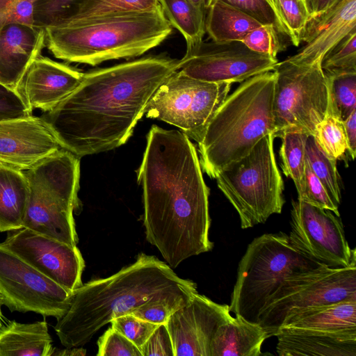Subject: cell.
Here are the masks:
<instances>
[{
    "mask_svg": "<svg viewBox=\"0 0 356 356\" xmlns=\"http://www.w3.org/2000/svg\"><path fill=\"white\" fill-rule=\"evenodd\" d=\"M290 244L330 267H347L356 261L341 218L332 211L304 201H292Z\"/></svg>",
    "mask_w": 356,
    "mask_h": 356,
    "instance_id": "4fadbf2b",
    "label": "cell"
},
{
    "mask_svg": "<svg viewBox=\"0 0 356 356\" xmlns=\"http://www.w3.org/2000/svg\"><path fill=\"white\" fill-rule=\"evenodd\" d=\"M62 148L47 122L32 115L0 121V163L26 170Z\"/></svg>",
    "mask_w": 356,
    "mask_h": 356,
    "instance_id": "e0dca14e",
    "label": "cell"
},
{
    "mask_svg": "<svg viewBox=\"0 0 356 356\" xmlns=\"http://www.w3.org/2000/svg\"><path fill=\"white\" fill-rule=\"evenodd\" d=\"M97 345V356H142L137 346L112 327L99 337Z\"/></svg>",
    "mask_w": 356,
    "mask_h": 356,
    "instance_id": "f35d334b",
    "label": "cell"
},
{
    "mask_svg": "<svg viewBox=\"0 0 356 356\" xmlns=\"http://www.w3.org/2000/svg\"><path fill=\"white\" fill-rule=\"evenodd\" d=\"M273 134L261 139L251 152L216 177L220 190L238 214L241 227L264 223L282 212L284 182L274 153Z\"/></svg>",
    "mask_w": 356,
    "mask_h": 356,
    "instance_id": "ba28073f",
    "label": "cell"
},
{
    "mask_svg": "<svg viewBox=\"0 0 356 356\" xmlns=\"http://www.w3.org/2000/svg\"><path fill=\"white\" fill-rule=\"evenodd\" d=\"M343 122L348 145L347 152L350 158L354 160L356 154V110H354Z\"/></svg>",
    "mask_w": 356,
    "mask_h": 356,
    "instance_id": "f6af8a7d",
    "label": "cell"
},
{
    "mask_svg": "<svg viewBox=\"0 0 356 356\" xmlns=\"http://www.w3.org/2000/svg\"><path fill=\"white\" fill-rule=\"evenodd\" d=\"M300 200L330 210L340 217L339 206L330 197L321 182L310 169L307 161L305 172V188Z\"/></svg>",
    "mask_w": 356,
    "mask_h": 356,
    "instance_id": "60d3db41",
    "label": "cell"
},
{
    "mask_svg": "<svg viewBox=\"0 0 356 356\" xmlns=\"http://www.w3.org/2000/svg\"><path fill=\"white\" fill-rule=\"evenodd\" d=\"M282 327L326 332L356 330V299L302 312L287 319Z\"/></svg>",
    "mask_w": 356,
    "mask_h": 356,
    "instance_id": "d4e9b609",
    "label": "cell"
},
{
    "mask_svg": "<svg viewBox=\"0 0 356 356\" xmlns=\"http://www.w3.org/2000/svg\"><path fill=\"white\" fill-rule=\"evenodd\" d=\"M306 161L321 182L334 202L339 206L341 194L337 161L327 156L317 145L313 136H308L305 145Z\"/></svg>",
    "mask_w": 356,
    "mask_h": 356,
    "instance_id": "f546056e",
    "label": "cell"
},
{
    "mask_svg": "<svg viewBox=\"0 0 356 356\" xmlns=\"http://www.w3.org/2000/svg\"><path fill=\"white\" fill-rule=\"evenodd\" d=\"M159 6V0H81L58 22L81 21L128 13L146 12Z\"/></svg>",
    "mask_w": 356,
    "mask_h": 356,
    "instance_id": "83f0119b",
    "label": "cell"
},
{
    "mask_svg": "<svg viewBox=\"0 0 356 356\" xmlns=\"http://www.w3.org/2000/svg\"><path fill=\"white\" fill-rule=\"evenodd\" d=\"M321 67L326 74L356 72V31L348 34L324 56Z\"/></svg>",
    "mask_w": 356,
    "mask_h": 356,
    "instance_id": "d6a6232c",
    "label": "cell"
},
{
    "mask_svg": "<svg viewBox=\"0 0 356 356\" xmlns=\"http://www.w3.org/2000/svg\"><path fill=\"white\" fill-rule=\"evenodd\" d=\"M81 0H40L35 9L34 26L44 29L65 16Z\"/></svg>",
    "mask_w": 356,
    "mask_h": 356,
    "instance_id": "ab89813d",
    "label": "cell"
},
{
    "mask_svg": "<svg viewBox=\"0 0 356 356\" xmlns=\"http://www.w3.org/2000/svg\"><path fill=\"white\" fill-rule=\"evenodd\" d=\"M31 113L15 90L0 83V121L25 117Z\"/></svg>",
    "mask_w": 356,
    "mask_h": 356,
    "instance_id": "ee69618b",
    "label": "cell"
},
{
    "mask_svg": "<svg viewBox=\"0 0 356 356\" xmlns=\"http://www.w3.org/2000/svg\"><path fill=\"white\" fill-rule=\"evenodd\" d=\"M323 265L293 248L284 232L254 238L238 263L230 312L258 323L267 299L285 278Z\"/></svg>",
    "mask_w": 356,
    "mask_h": 356,
    "instance_id": "52a82bcc",
    "label": "cell"
},
{
    "mask_svg": "<svg viewBox=\"0 0 356 356\" xmlns=\"http://www.w3.org/2000/svg\"><path fill=\"white\" fill-rule=\"evenodd\" d=\"M217 0H207V8ZM230 4L247 13L261 24L273 25L277 31L286 36L276 0H218Z\"/></svg>",
    "mask_w": 356,
    "mask_h": 356,
    "instance_id": "836d02e7",
    "label": "cell"
},
{
    "mask_svg": "<svg viewBox=\"0 0 356 356\" xmlns=\"http://www.w3.org/2000/svg\"><path fill=\"white\" fill-rule=\"evenodd\" d=\"M273 71L275 138L291 131L312 136L328 103L327 81L321 63L300 65L286 59L278 62Z\"/></svg>",
    "mask_w": 356,
    "mask_h": 356,
    "instance_id": "30bf717a",
    "label": "cell"
},
{
    "mask_svg": "<svg viewBox=\"0 0 356 356\" xmlns=\"http://www.w3.org/2000/svg\"><path fill=\"white\" fill-rule=\"evenodd\" d=\"M231 85L200 81L176 70L156 90L144 115L175 126L198 142Z\"/></svg>",
    "mask_w": 356,
    "mask_h": 356,
    "instance_id": "8fae6325",
    "label": "cell"
},
{
    "mask_svg": "<svg viewBox=\"0 0 356 356\" xmlns=\"http://www.w3.org/2000/svg\"><path fill=\"white\" fill-rule=\"evenodd\" d=\"M277 63V58L254 52L241 41H211L179 60L177 70L200 81L232 84L273 71Z\"/></svg>",
    "mask_w": 356,
    "mask_h": 356,
    "instance_id": "5bb4252c",
    "label": "cell"
},
{
    "mask_svg": "<svg viewBox=\"0 0 356 356\" xmlns=\"http://www.w3.org/2000/svg\"><path fill=\"white\" fill-rule=\"evenodd\" d=\"M44 29L45 45L56 58L92 66L141 56L172 32L161 6L146 12L61 21Z\"/></svg>",
    "mask_w": 356,
    "mask_h": 356,
    "instance_id": "277c9868",
    "label": "cell"
},
{
    "mask_svg": "<svg viewBox=\"0 0 356 356\" xmlns=\"http://www.w3.org/2000/svg\"><path fill=\"white\" fill-rule=\"evenodd\" d=\"M159 2L171 26L184 38L186 51L183 58L193 56L203 42L207 11L189 0H159Z\"/></svg>",
    "mask_w": 356,
    "mask_h": 356,
    "instance_id": "4316f807",
    "label": "cell"
},
{
    "mask_svg": "<svg viewBox=\"0 0 356 356\" xmlns=\"http://www.w3.org/2000/svg\"><path fill=\"white\" fill-rule=\"evenodd\" d=\"M71 293L0 243V300L11 312L57 318L66 310Z\"/></svg>",
    "mask_w": 356,
    "mask_h": 356,
    "instance_id": "7c38bea8",
    "label": "cell"
},
{
    "mask_svg": "<svg viewBox=\"0 0 356 356\" xmlns=\"http://www.w3.org/2000/svg\"><path fill=\"white\" fill-rule=\"evenodd\" d=\"M205 32L212 41H241L261 24L240 9L222 1H215L207 8Z\"/></svg>",
    "mask_w": 356,
    "mask_h": 356,
    "instance_id": "484cf974",
    "label": "cell"
},
{
    "mask_svg": "<svg viewBox=\"0 0 356 356\" xmlns=\"http://www.w3.org/2000/svg\"><path fill=\"white\" fill-rule=\"evenodd\" d=\"M356 31V0H337L327 10L309 19L302 33L305 44L287 60L300 65L321 62L343 38Z\"/></svg>",
    "mask_w": 356,
    "mask_h": 356,
    "instance_id": "d6986e66",
    "label": "cell"
},
{
    "mask_svg": "<svg viewBox=\"0 0 356 356\" xmlns=\"http://www.w3.org/2000/svg\"><path fill=\"white\" fill-rule=\"evenodd\" d=\"M337 0H303V2L309 19H312L327 10Z\"/></svg>",
    "mask_w": 356,
    "mask_h": 356,
    "instance_id": "bcb514c9",
    "label": "cell"
},
{
    "mask_svg": "<svg viewBox=\"0 0 356 356\" xmlns=\"http://www.w3.org/2000/svg\"><path fill=\"white\" fill-rule=\"evenodd\" d=\"M45 46L44 29L10 24L0 31V83L15 90L17 83Z\"/></svg>",
    "mask_w": 356,
    "mask_h": 356,
    "instance_id": "ffe728a7",
    "label": "cell"
},
{
    "mask_svg": "<svg viewBox=\"0 0 356 356\" xmlns=\"http://www.w3.org/2000/svg\"><path fill=\"white\" fill-rule=\"evenodd\" d=\"M276 3L286 37L298 47L309 19L308 13L300 0H276Z\"/></svg>",
    "mask_w": 356,
    "mask_h": 356,
    "instance_id": "e575fe53",
    "label": "cell"
},
{
    "mask_svg": "<svg viewBox=\"0 0 356 356\" xmlns=\"http://www.w3.org/2000/svg\"><path fill=\"white\" fill-rule=\"evenodd\" d=\"M268 338L259 324L235 315L216 330L210 344V356H259Z\"/></svg>",
    "mask_w": 356,
    "mask_h": 356,
    "instance_id": "7402d4cb",
    "label": "cell"
},
{
    "mask_svg": "<svg viewBox=\"0 0 356 356\" xmlns=\"http://www.w3.org/2000/svg\"><path fill=\"white\" fill-rule=\"evenodd\" d=\"M179 62L146 56L83 73L79 86L41 118L60 146L79 158L118 147Z\"/></svg>",
    "mask_w": 356,
    "mask_h": 356,
    "instance_id": "7a4b0ae2",
    "label": "cell"
},
{
    "mask_svg": "<svg viewBox=\"0 0 356 356\" xmlns=\"http://www.w3.org/2000/svg\"><path fill=\"white\" fill-rule=\"evenodd\" d=\"M181 307L167 301H152L135 308L129 314L152 323L165 324L171 314Z\"/></svg>",
    "mask_w": 356,
    "mask_h": 356,
    "instance_id": "b9f144b4",
    "label": "cell"
},
{
    "mask_svg": "<svg viewBox=\"0 0 356 356\" xmlns=\"http://www.w3.org/2000/svg\"><path fill=\"white\" fill-rule=\"evenodd\" d=\"M275 337L280 356H356V330L326 332L282 327Z\"/></svg>",
    "mask_w": 356,
    "mask_h": 356,
    "instance_id": "44dd1931",
    "label": "cell"
},
{
    "mask_svg": "<svg viewBox=\"0 0 356 356\" xmlns=\"http://www.w3.org/2000/svg\"><path fill=\"white\" fill-rule=\"evenodd\" d=\"M86 354V350L78 348H66L65 350H58L55 352L53 350L51 355H83Z\"/></svg>",
    "mask_w": 356,
    "mask_h": 356,
    "instance_id": "7dc6e473",
    "label": "cell"
},
{
    "mask_svg": "<svg viewBox=\"0 0 356 356\" xmlns=\"http://www.w3.org/2000/svg\"><path fill=\"white\" fill-rule=\"evenodd\" d=\"M52 340L47 322L10 321L0 327V356H51Z\"/></svg>",
    "mask_w": 356,
    "mask_h": 356,
    "instance_id": "603a6c76",
    "label": "cell"
},
{
    "mask_svg": "<svg viewBox=\"0 0 356 356\" xmlns=\"http://www.w3.org/2000/svg\"><path fill=\"white\" fill-rule=\"evenodd\" d=\"M1 300H0V325H1Z\"/></svg>",
    "mask_w": 356,
    "mask_h": 356,
    "instance_id": "681fc988",
    "label": "cell"
},
{
    "mask_svg": "<svg viewBox=\"0 0 356 356\" xmlns=\"http://www.w3.org/2000/svg\"><path fill=\"white\" fill-rule=\"evenodd\" d=\"M40 0H0V31L6 25L34 26V13Z\"/></svg>",
    "mask_w": 356,
    "mask_h": 356,
    "instance_id": "74e56055",
    "label": "cell"
},
{
    "mask_svg": "<svg viewBox=\"0 0 356 356\" xmlns=\"http://www.w3.org/2000/svg\"><path fill=\"white\" fill-rule=\"evenodd\" d=\"M280 33L271 24H261L250 31L241 42L250 50L276 58L285 49L280 38Z\"/></svg>",
    "mask_w": 356,
    "mask_h": 356,
    "instance_id": "d590c367",
    "label": "cell"
},
{
    "mask_svg": "<svg viewBox=\"0 0 356 356\" xmlns=\"http://www.w3.org/2000/svg\"><path fill=\"white\" fill-rule=\"evenodd\" d=\"M25 261L65 289L73 291L83 284L85 262L72 245L26 227L8 231L2 242Z\"/></svg>",
    "mask_w": 356,
    "mask_h": 356,
    "instance_id": "9a60e30c",
    "label": "cell"
},
{
    "mask_svg": "<svg viewBox=\"0 0 356 356\" xmlns=\"http://www.w3.org/2000/svg\"><path fill=\"white\" fill-rule=\"evenodd\" d=\"M24 172L29 193L23 227L76 245L73 212L80 207V158L60 148Z\"/></svg>",
    "mask_w": 356,
    "mask_h": 356,
    "instance_id": "8992f818",
    "label": "cell"
},
{
    "mask_svg": "<svg viewBox=\"0 0 356 356\" xmlns=\"http://www.w3.org/2000/svg\"><path fill=\"white\" fill-rule=\"evenodd\" d=\"M308 136L303 132L291 131L278 136L282 140L279 152L281 168L284 175L293 180L298 200L302 197L305 188V145Z\"/></svg>",
    "mask_w": 356,
    "mask_h": 356,
    "instance_id": "f1b7e54d",
    "label": "cell"
},
{
    "mask_svg": "<svg viewBox=\"0 0 356 356\" xmlns=\"http://www.w3.org/2000/svg\"><path fill=\"white\" fill-rule=\"evenodd\" d=\"M197 293L196 283L181 278L156 257L141 252L135 262L115 274L73 291L54 330L64 347H82L112 319L143 304L167 301L185 306Z\"/></svg>",
    "mask_w": 356,
    "mask_h": 356,
    "instance_id": "3957f363",
    "label": "cell"
},
{
    "mask_svg": "<svg viewBox=\"0 0 356 356\" xmlns=\"http://www.w3.org/2000/svg\"><path fill=\"white\" fill-rule=\"evenodd\" d=\"M110 323L113 328L127 337L139 350L159 325L144 321L131 314L116 317L112 319Z\"/></svg>",
    "mask_w": 356,
    "mask_h": 356,
    "instance_id": "8d00e7d4",
    "label": "cell"
},
{
    "mask_svg": "<svg viewBox=\"0 0 356 356\" xmlns=\"http://www.w3.org/2000/svg\"><path fill=\"white\" fill-rule=\"evenodd\" d=\"M328 88V104L344 121L356 110V72L325 74Z\"/></svg>",
    "mask_w": 356,
    "mask_h": 356,
    "instance_id": "1f68e13d",
    "label": "cell"
},
{
    "mask_svg": "<svg viewBox=\"0 0 356 356\" xmlns=\"http://www.w3.org/2000/svg\"><path fill=\"white\" fill-rule=\"evenodd\" d=\"M146 239L171 268L211 251L209 189L196 148L179 130L153 125L137 172Z\"/></svg>",
    "mask_w": 356,
    "mask_h": 356,
    "instance_id": "6da1fadb",
    "label": "cell"
},
{
    "mask_svg": "<svg viewBox=\"0 0 356 356\" xmlns=\"http://www.w3.org/2000/svg\"><path fill=\"white\" fill-rule=\"evenodd\" d=\"M275 71L243 81L227 95L198 140L203 172L218 174L248 154L264 136L275 132L273 114Z\"/></svg>",
    "mask_w": 356,
    "mask_h": 356,
    "instance_id": "5b68a950",
    "label": "cell"
},
{
    "mask_svg": "<svg viewBox=\"0 0 356 356\" xmlns=\"http://www.w3.org/2000/svg\"><path fill=\"white\" fill-rule=\"evenodd\" d=\"M83 72L66 64L39 56L24 73L15 91L32 112H47L67 97L80 83Z\"/></svg>",
    "mask_w": 356,
    "mask_h": 356,
    "instance_id": "ac0fdd59",
    "label": "cell"
},
{
    "mask_svg": "<svg viewBox=\"0 0 356 356\" xmlns=\"http://www.w3.org/2000/svg\"><path fill=\"white\" fill-rule=\"evenodd\" d=\"M29 193L24 171L0 163V232L23 227Z\"/></svg>",
    "mask_w": 356,
    "mask_h": 356,
    "instance_id": "cb8c5ba5",
    "label": "cell"
},
{
    "mask_svg": "<svg viewBox=\"0 0 356 356\" xmlns=\"http://www.w3.org/2000/svg\"><path fill=\"white\" fill-rule=\"evenodd\" d=\"M312 136L319 147L332 159H341L347 152L343 122L328 104L326 113L316 126Z\"/></svg>",
    "mask_w": 356,
    "mask_h": 356,
    "instance_id": "4dcf8cb0",
    "label": "cell"
},
{
    "mask_svg": "<svg viewBox=\"0 0 356 356\" xmlns=\"http://www.w3.org/2000/svg\"><path fill=\"white\" fill-rule=\"evenodd\" d=\"M142 356H175L173 345L165 324H160L140 348Z\"/></svg>",
    "mask_w": 356,
    "mask_h": 356,
    "instance_id": "7bdbcfd3",
    "label": "cell"
},
{
    "mask_svg": "<svg viewBox=\"0 0 356 356\" xmlns=\"http://www.w3.org/2000/svg\"><path fill=\"white\" fill-rule=\"evenodd\" d=\"M303 4H304V2H303V0H300ZM305 6V5H304Z\"/></svg>",
    "mask_w": 356,
    "mask_h": 356,
    "instance_id": "f907efd6",
    "label": "cell"
},
{
    "mask_svg": "<svg viewBox=\"0 0 356 356\" xmlns=\"http://www.w3.org/2000/svg\"><path fill=\"white\" fill-rule=\"evenodd\" d=\"M356 299V261L347 267L323 265L285 278L267 299L258 323L268 338L291 316L314 307Z\"/></svg>",
    "mask_w": 356,
    "mask_h": 356,
    "instance_id": "9c48e42d",
    "label": "cell"
},
{
    "mask_svg": "<svg viewBox=\"0 0 356 356\" xmlns=\"http://www.w3.org/2000/svg\"><path fill=\"white\" fill-rule=\"evenodd\" d=\"M191 3L195 5L197 7L202 8L207 11V0H189Z\"/></svg>",
    "mask_w": 356,
    "mask_h": 356,
    "instance_id": "c3c4849f",
    "label": "cell"
},
{
    "mask_svg": "<svg viewBox=\"0 0 356 356\" xmlns=\"http://www.w3.org/2000/svg\"><path fill=\"white\" fill-rule=\"evenodd\" d=\"M232 317L228 305L216 303L197 293L188 304L174 312L165 323L175 356H210L214 333Z\"/></svg>",
    "mask_w": 356,
    "mask_h": 356,
    "instance_id": "2e32d148",
    "label": "cell"
}]
</instances>
